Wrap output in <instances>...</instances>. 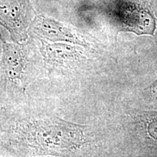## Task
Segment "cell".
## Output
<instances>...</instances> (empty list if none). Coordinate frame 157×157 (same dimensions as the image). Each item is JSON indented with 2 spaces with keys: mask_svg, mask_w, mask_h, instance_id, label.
Returning a JSON list of instances; mask_svg holds the SVG:
<instances>
[{
  "mask_svg": "<svg viewBox=\"0 0 157 157\" xmlns=\"http://www.w3.org/2000/svg\"><path fill=\"white\" fill-rule=\"evenodd\" d=\"M23 132L25 140L34 148L56 154L78 148L84 137L79 125L58 118L29 122Z\"/></svg>",
  "mask_w": 157,
  "mask_h": 157,
  "instance_id": "cell-1",
  "label": "cell"
},
{
  "mask_svg": "<svg viewBox=\"0 0 157 157\" xmlns=\"http://www.w3.org/2000/svg\"><path fill=\"white\" fill-rule=\"evenodd\" d=\"M34 15L30 0H0V25L15 42L27 39Z\"/></svg>",
  "mask_w": 157,
  "mask_h": 157,
  "instance_id": "cell-2",
  "label": "cell"
},
{
  "mask_svg": "<svg viewBox=\"0 0 157 157\" xmlns=\"http://www.w3.org/2000/svg\"><path fill=\"white\" fill-rule=\"evenodd\" d=\"M31 29L41 40L60 41L84 46L87 44L84 37L76 29L44 15L34 17Z\"/></svg>",
  "mask_w": 157,
  "mask_h": 157,
  "instance_id": "cell-3",
  "label": "cell"
},
{
  "mask_svg": "<svg viewBox=\"0 0 157 157\" xmlns=\"http://www.w3.org/2000/svg\"><path fill=\"white\" fill-rule=\"evenodd\" d=\"M0 39L2 48V67L5 76L12 82L21 79L25 67V56L21 45L5 42Z\"/></svg>",
  "mask_w": 157,
  "mask_h": 157,
  "instance_id": "cell-4",
  "label": "cell"
},
{
  "mask_svg": "<svg viewBox=\"0 0 157 157\" xmlns=\"http://www.w3.org/2000/svg\"><path fill=\"white\" fill-rule=\"evenodd\" d=\"M129 29L137 35H154L156 29V17L151 10L140 5L133 6L125 17Z\"/></svg>",
  "mask_w": 157,
  "mask_h": 157,
  "instance_id": "cell-5",
  "label": "cell"
},
{
  "mask_svg": "<svg viewBox=\"0 0 157 157\" xmlns=\"http://www.w3.org/2000/svg\"><path fill=\"white\" fill-rule=\"evenodd\" d=\"M42 41V54L47 63L54 65H63L75 60L79 52L75 47L61 43L50 44Z\"/></svg>",
  "mask_w": 157,
  "mask_h": 157,
  "instance_id": "cell-6",
  "label": "cell"
},
{
  "mask_svg": "<svg viewBox=\"0 0 157 157\" xmlns=\"http://www.w3.org/2000/svg\"><path fill=\"white\" fill-rule=\"evenodd\" d=\"M151 90L154 93H157V80L156 82L153 84V85L151 86Z\"/></svg>",
  "mask_w": 157,
  "mask_h": 157,
  "instance_id": "cell-7",
  "label": "cell"
}]
</instances>
